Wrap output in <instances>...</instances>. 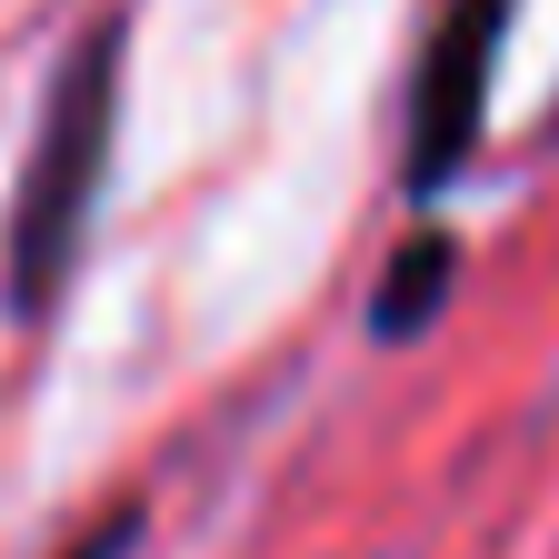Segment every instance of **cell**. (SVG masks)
I'll return each instance as SVG.
<instances>
[{
  "label": "cell",
  "instance_id": "7a4b0ae2",
  "mask_svg": "<svg viewBox=\"0 0 559 559\" xmlns=\"http://www.w3.org/2000/svg\"><path fill=\"white\" fill-rule=\"evenodd\" d=\"M520 0H450L440 31L419 40V81H409V130H400V180L409 200H440L469 151H479V120H489V81H500V50H510Z\"/></svg>",
  "mask_w": 559,
  "mask_h": 559
},
{
  "label": "cell",
  "instance_id": "277c9868",
  "mask_svg": "<svg viewBox=\"0 0 559 559\" xmlns=\"http://www.w3.org/2000/svg\"><path fill=\"white\" fill-rule=\"evenodd\" d=\"M130 539H140V500H120V510H110V520H100V530H91V539H70V549H60V559H120V549H130Z\"/></svg>",
  "mask_w": 559,
  "mask_h": 559
},
{
  "label": "cell",
  "instance_id": "5b68a950",
  "mask_svg": "<svg viewBox=\"0 0 559 559\" xmlns=\"http://www.w3.org/2000/svg\"><path fill=\"white\" fill-rule=\"evenodd\" d=\"M549 140H559V120H549Z\"/></svg>",
  "mask_w": 559,
  "mask_h": 559
},
{
  "label": "cell",
  "instance_id": "3957f363",
  "mask_svg": "<svg viewBox=\"0 0 559 559\" xmlns=\"http://www.w3.org/2000/svg\"><path fill=\"white\" fill-rule=\"evenodd\" d=\"M450 280H460V240L450 230H409L380 270V290H370V330L380 340H409V330H430L440 300H450Z\"/></svg>",
  "mask_w": 559,
  "mask_h": 559
},
{
  "label": "cell",
  "instance_id": "6da1fadb",
  "mask_svg": "<svg viewBox=\"0 0 559 559\" xmlns=\"http://www.w3.org/2000/svg\"><path fill=\"white\" fill-rule=\"evenodd\" d=\"M120 40H130L120 21H91L70 40L50 100H40L31 170H21V200H11V240H0L11 320H50L70 270H81L91 210H100V180H110V140H120Z\"/></svg>",
  "mask_w": 559,
  "mask_h": 559
}]
</instances>
